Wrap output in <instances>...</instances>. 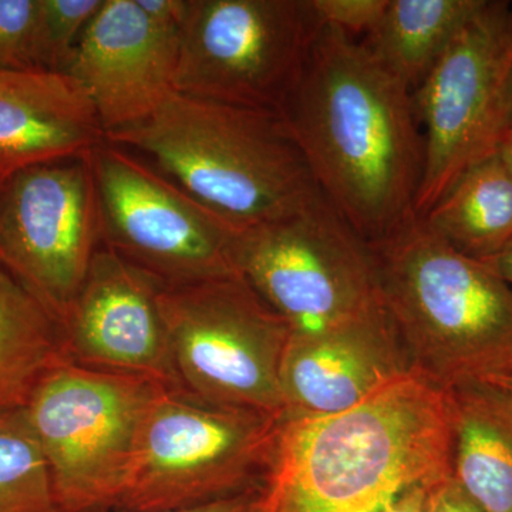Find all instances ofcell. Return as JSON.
<instances>
[{"label":"cell","instance_id":"1","mask_svg":"<svg viewBox=\"0 0 512 512\" xmlns=\"http://www.w3.org/2000/svg\"><path fill=\"white\" fill-rule=\"evenodd\" d=\"M279 114L319 191L369 244L413 214L423 171L413 93L363 40L316 23Z\"/></svg>","mask_w":512,"mask_h":512},{"label":"cell","instance_id":"17","mask_svg":"<svg viewBox=\"0 0 512 512\" xmlns=\"http://www.w3.org/2000/svg\"><path fill=\"white\" fill-rule=\"evenodd\" d=\"M453 477L485 512H512V393L500 382L447 387Z\"/></svg>","mask_w":512,"mask_h":512},{"label":"cell","instance_id":"5","mask_svg":"<svg viewBox=\"0 0 512 512\" xmlns=\"http://www.w3.org/2000/svg\"><path fill=\"white\" fill-rule=\"evenodd\" d=\"M282 420L161 387L141 420L114 510H184L264 484Z\"/></svg>","mask_w":512,"mask_h":512},{"label":"cell","instance_id":"13","mask_svg":"<svg viewBox=\"0 0 512 512\" xmlns=\"http://www.w3.org/2000/svg\"><path fill=\"white\" fill-rule=\"evenodd\" d=\"M161 285L101 245L62 320L67 359L90 369L151 377L177 389L161 315Z\"/></svg>","mask_w":512,"mask_h":512},{"label":"cell","instance_id":"16","mask_svg":"<svg viewBox=\"0 0 512 512\" xmlns=\"http://www.w3.org/2000/svg\"><path fill=\"white\" fill-rule=\"evenodd\" d=\"M104 140L92 101L69 74L0 70V163L20 170L87 156Z\"/></svg>","mask_w":512,"mask_h":512},{"label":"cell","instance_id":"28","mask_svg":"<svg viewBox=\"0 0 512 512\" xmlns=\"http://www.w3.org/2000/svg\"><path fill=\"white\" fill-rule=\"evenodd\" d=\"M429 487H414L404 491L392 503L383 507L379 512H421L424 494Z\"/></svg>","mask_w":512,"mask_h":512},{"label":"cell","instance_id":"10","mask_svg":"<svg viewBox=\"0 0 512 512\" xmlns=\"http://www.w3.org/2000/svg\"><path fill=\"white\" fill-rule=\"evenodd\" d=\"M101 245L163 285L237 275L238 231L127 148L104 140L89 154Z\"/></svg>","mask_w":512,"mask_h":512},{"label":"cell","instance_id":"20","mask_svg":"<svg viewBox=\"0 0 512 512\" xmlns=\"http://www.w3.org/2000/svg\"><path fill=\"white\" fill-rule=\"evenodd\" d=\"M64 359L59 320L0 266V412L23 409Z\"/></svg>","mask_w":512,"mask_h":512},{"label":"cell","instance_id":"22","mask_svg":"<svg viewBox=\"0 0 512 512\" xmlns=\"http://www.w3.org/2000/svg\"><path fill=\"white\" fill-rule=\"evenodd\" d=\"M0 70H50L42 0H0Z\"/></svg>","mask_w":512,"mask_h":512},{"label":"cell","instance_id":"31","mask_svg":"<svg viewBox=\"0 0 512 512\" xmlns=\"http://www.w3.org/2000/svg\"><path fill=\"white\" fill-rule=\"evenodd\" d=\"M16 168L10 167L5 163H0V194H2L3 187H5L6 181L9 180L10 175L15 173Z\"/></svg>","mask_w":512,"mask_h":512},{"label":"cell","instance_id":"26","mask_svg":"<svg viewBox=\"0 0 512 512\" xmlns=\"http://www.w3.org/2000/svg\"><path fill=\"white\" fill-rule=\"evenodd\" d=\"M103 512H128L120 510H109ZM161 512H268L266 504L265 483L251 490L212 501V503L197 505V507L184 508V510L161 511Z\"/></svg>","mask_w":512,"mask_h":512},{"label":"cell","instance_id":"15","mask_svg":"<svg viewBox=\"0 0 512 512\" xmlns=\"http://www.w3.org/2000/svg\"><path fill=\"white\" fill-rule=\"evenodd\" d=\"M413 372L386 309L312 336H289L281 366L285 412H346Z\"/></svg>","mask_w":512,"mask_h":512},{"label":"cell","instance_id":"3","mask_svg":"<svg viewBox=\"0 0 512 512\" xmlns=\"http://www.w3.org/2000/svg\"><path fill=\"white\" fill-rule=\"evenodd\" d=\"M106 141L147 154L238 232L296 214L322 194L276 111L174 93Z\"/></svg>","mask_w":512,"mask_h":512},{"label":"cell","instance_id":"19","mask_svg":"<svg viewBox=\"0 0 512 512\" xmlns=\"http://www.w3.org/2000/svg\"><path fill=\"white\" fill-rule=\"evenodd\" d=\"M485 0H389L365 45L412 93Z\"/></svg>","mask_w":512,"mask_h":512},{"label":"cell","instance_id":"23","mask_svg":"<svg viewBox=\"0 0 512 512\" xmlns=\"http://www.w3.org/2000/svg\"><path fill=\"white\" fill-rule=\"evenodd\" d=\"M104 0H42L50 70L64 73Z\"/></svg>","mask_w":512,"mask_h":512},{"label":"cell","instance_id":"2","mask_svg":"<svg viewBox=\"0 0 512 512\" xmlns=\"http://www.w3.org/2000/svg\"><path fill=\"white\" fill-rule=\"evenodd\" d=\"M453 476L446 390L416 372L329 416L285 414L265 478L268 512H379Z\"/></svg>","mask_w":512,"mask_h":512},{"label":"cell","instance_id":"25","mask_svg":"<svg viewBox=\"0 0 512 512\" xmlns=\"http://www.w3.org/2000/svg\"><path fill=\"white\" fill-rule=\"evenodd\" d=\"M421 512H485L453 476L431 484L424 494Z\"/></svg>","mask_w":512,"mask_h":512},{"label":"cell","instance_id":"27","mask_svg":"<svg viewBox=\"0 0 512 512\" xmlns=\"http://www.w3.org/2000/svg\"><path fill=\"white\" fill-rule=\"evenodd\" d=\"M137 3L158 26L178 33L183 30L188 0H137Z\"/></svg>","mask_w":512,"mask_h":512},{"label":"cell","instance_id":"8","mask_svg":"<svg viewBox=\"0 0 512 512\" xmlns=\"http://www.w3.org/2000/svg\"><path fill=\"white\" fill-rule=\"evenodd\" d=\"M165 384L64 359L25 409L59 512L114 510L126 488L141 420Z\"/></svg>","mask_w":512,"mask_h":512},{"label":"cell","instance_id":"14","mask_svg":"<svg viewBox=\"0 0 512 512\" xmlns=\"http://www.w3.org/2000/svg\"><path fill=\"white\" fill-rule=\"evenodd\" d=\"M180 36L137 0H104L64 72L92 101L104 137L146 120L177 93Z\"/></svg>","mask_w":512,"mask_h":512},{"label":"cell","instance_id":"11","mask_svg":"<svg viewBox=\"0 0 512 512\" xmlns=\"http://www.w3.org/2000/svg\"><path fill=\"white\" fill-rule=\"evenodd\" d=\"M315 29L308 0H188L175 92L281 113Z\"/></svg>","mask_w":512,"mask_h":512},{"label":"cell","instance_id":"24","mask_svg":"<svg viewBox=\"0 0 512 512\" xmlns=\"http://www.w3.org/2000/svg\"><path fill=\"white\" fill-rule=\"evenodd\" d=\"M318 25L366 39L382 22L389 0H308Z\"/></svg>","mask_w":512,"mask_h":512},{"label":"cell","instance_id":"30","mask_svg":"<svg viewBox=\"0 0 512 512\" xmlns=\"http://www.w3.org/2000/svg\"><path fill=\"white\" fill-rule=\"evenodd\" d=\"M498 156L507 165L508 170L512 174V126L508 128L507 133L501 141L500 148H498Z\"/></svg>","mask_w":512,"mask_h":512},{"label":"cell","instance_id":"21","mask_svg":"<svg viewBox=\"0 0 512 512\" xmlns=\"http://www.w3.org/2000/svg\"><path fill=\"white\" fill-rule=\"evenodd\" d=\"M0 512H59L25 409L0 412Z\"/></svg>","mask_w":512,"mask_h":512},{"label":"cell","instance_id":"32","mask_svg":"<svg viewBox=\"0 0 512 512\" xmlns=\"http://www.w3.org/2000/svg\"><path fill=\"white\" fill-rule=\"evenodd\" d=\"M495 382H500L501 384H504L505 387H507L508 390L512 393V370L510 373H508L507 376L503 377L501 380H495Z\"/></svg>","mask_w":512,"mask_h":512},{"label":"cell","instance_id":"9","mask_svg":"<svg viewBox=\"0 0 512 512\" xmlns=\"http://www.w3.org/2000/svg\"><path fill=\"white\" fill-rule=\"evenodd\" d=\"M423 217L471 167L495 156L512 126V3L485 0L413 92Z\"/></svg>","mask_w":512,"mask_h":512},{"label":"cell","instance_id":"7","mask_svg":"<svg viewBox=\"0 0 512 512\" xmlns=\"http://www.w3.org/2000/svg\"><path fill=\"white\" fill-rule=\"evenodd\" d=\"M235 268L291 336H312L383 309L372 245L320 194L289 217L239 231Z\"/></svg>","mask_w":512,"mask_h":512},{"label":"cell","instance_id":"12","mask_svg":"<svg viewBox=\"0 0 512 512\" xmlns=\"http://www.w3.org/2000/svg\"><path fill=\"white\" fill-rule=\"evenodd\" d=\"M89 154L20 168L0 194V266L60 326L101 247Z\"/></svg>","mask_w":512,"mask_h":512},{"label":"cell","instance_id":"18","mask_svg":"<svg viewBox=\"0 0 512 512\" xmlns=\"http://www.w3.org/2000/svg\"><path fill=\"white\" fill-rule=\"evenodd\" d=\"M423 221L461 254L487 261L512 242V174L498 156L451 185Z\"/></svg>","mask_w":512,"mask_h":512},{"label":"cell","instance_id":"6","mask_svg":"<svg viewBox=\"0 0 512 512\" xmlns=\"http://www.w3.org/2000/svg\"><path fill=\"white\" fill-rule=\"evenodd\" d=\"M175 386L204 402L284 417L291 330L241 275L161 285Z\"/></svg>","mask_w":512,"mask_h":512},{"label":"cell","instance_id":"4","mask_svg":"<svg viewBox=\"0 0 512 512\" xmlns=\"http://www.w3.org/2000/svg\"><path fill=\"white\" fill-rule=\"evenodd\" d=\"M372 245L380 295L413 372L447 389L512 370V286L412 214Z\"/></svg>","mask_w":512,"mask_h":512},{"label":"cell","instance_id":"29","mask_svg":"<svg viewBox=\"0 0 512 512\" xmlns=\"http://www.w3.org/2000/svg\"><path fill=\"white\" fill-rule=\"evenodd\" d=\"M483 262L490 266L495 274L500 275L505 282H508V284L512 286V242L508 247H505L500 254Z\"/></svg>","mask_w":512,"mask_h":512}]
</instances>
